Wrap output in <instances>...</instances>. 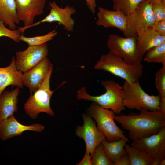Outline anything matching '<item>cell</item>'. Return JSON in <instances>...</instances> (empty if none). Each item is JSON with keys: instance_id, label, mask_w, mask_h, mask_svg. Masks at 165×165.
<instances>
[{"instance_id": "obj_20", "label": "cell", "mask_w": 165, "mask_h": 165, "mask_svg": "<svg viewBox=\"0 0 165 165\" xmlns=\"http://www.w3.org/2000/svg\"><path fill=\"white\" fill-rule=\"evenodd\" d=\"M0 20L10 29L16 30L20 21L15 0H0Z\"/></svg>"}, {"instance_id": "obj_27", "label": "cell", "mask_w": 165, "mask_h": 165, "mask_svg": "<svg viewBox=\"0 0 165 165\" xmlns=\"http://www.w3.org/2000/svg\"><path fill=\"white\" fill-rule=\"evenodd\" d=\"M155 21L165 20V1L151 0Z\"/></svg>"}, {"instance_id": "obj_16", "label": "cell", "mask_w": 165, "mask_h": 165, "mask_svg": "<svg viewBox=\"0 0 165 165\" xmlns=\"http://www.w3.org/2000/svg\"><path fill=\"white\" fill-rule=\"evenodd\" d=\"M97 25L104 28L116 27L124 34L127 29V18L119 10H111L102 7L98 8Z\"/></svg>"}, {"instance_id": "obj_30", "label": "cell", "mask_w": 165, "mask_h": 165, "mask_svg": "<svg viewBox=\"0 0 165 165\" xmlns=\"http://www.w3.org/2000/svg\"><path fill=\"white\" fill-rule=\"evenodd\" d=\"M152 28L161 35L165 36V20L155 21Z\"/></svg>"}, {"instance_id": "obj_34", "label": "cell", "mask_w": 165, "mask_h": 165, "mask_svg": "<svg viewBox=\"0 0 165 165\" xmlns=\"http://www.w3.org/2000/svg\"><path fill=\"white\" fill-rule=\"evenodd\" d=\"M157 111L165 115V97H160V103Z\"/></svg>"}, {"instance_id": "obj_8", "label": "cell", "mask_w": 165, "mask_h": 165, "mask_svg": "<svg viewBox=\"0 0 165 165\" xmlns=\"http://www.w3.org/2000/svg\"><path fill=\"white\" fill-rule=\"evenodd\" d=\"M127 18V29L123 34L125 37L138 36L145 30L152 28L155 19L151 0H143Z\"/></svg>"}, {"instance_id": "obj_2", "label": "cell", "mask_w": 165, "mask_h": 165, "mask_svg": "<svg viewBox=\"0 0 165 165\" xmlns=\"http://www.w3.org/2000/svg\"><path fill=\"white\" fill-rule=\"evenodd\" d=\"M100 82L106 89L105 93L99 96H92L87 93L86 87H82L77 91V99L92 101L103 108L113 111L116 115L121 114L126 109L123 104V86L111 80H103Z\"/></svg>"}, {"instance_id": "obj_7", "label": "cell", "mask_w": 165, "mask_h": 165, "mask_svg": "<svg viewBox=\"0 0 165 165\" xmlns=\"http://www.w3.org/2000/svg\"><path fill=\"white\" fill-rule=\"evenodd\" d=\"M137 36L123 37L118 34H110L108 38L107 46L110 51L122 58L131 65L141 64L143 59L139 52Z\"/></svg>"}, {"instance_id": "obj_22", "label": "cell", "mask_w": 165, "mask_h": 165, "mask_svg": "<svg viewBox=\"0 0 165 165\" xmlns=\"http://www.w3.org/2000/svg\"><path fill=\"white\" fill-rule=\"evenodd\" d=\"M124 148L128 155L130 165H158L153 159L131 145L126 143Z\"/></svg>"}, {"instance_id": "obj_10", "label": "cell", "mask_w": 165, "mask_h": 165, "mask_svg": "<svg viewBox=\"0 0 165 165\" xmlns=\"http://www.w3.org/2000/svg\"><path fill=\"white\" fill-rule=\"evenodd\" d=\"M50 11L49 13L43 19L38 22L34 23L28 27H17L21 33H23L27 29L37 26L45 22H58L63 26L68 32L73 31L75 21L71 16L75 13L76 10L72 6L67 5L64 8L60 7L54 1L49 3Z\"/></svg>"}, {"instance_id": "obj_3", "label": "cell", "mask_w": 165, "mask_h": 165, "mask_svg": "<svg viewBox=\"0 0 165 165\" xmlns=\"http://www.w3.org/2000/svg\"><path fill=\"white\" fill-rule=\"evenodd\" d=\"M95 69L104 71L129 82L139 81L143 73L141 64L131 65L112 52L101 55L94 66Z\"/></svg>"}, {"instance_id": "obj_29", "label": "cell", "mask_w": 165, "mask_h": 165, "mask_svg": "<svg viewBox=\"0 0 165 165\" xmlns=\"http://www.w3.org/2000/svg\"><path fill=\"white\" fill-rule=\"evenodd\" d=\"M6 26L3 22L0 20V38L3 36L7 37L16 43H19L20 41L19 39L21 34L20 31L17 29L12 30Z\"/></svg>"}, {"instance_id": "obj_1", "label": "cell", "mask_w": 165, "mask_h": 165, "mask_svg": "<svg viewBox=\"0 0 165 165\" xmlns=\"http://www.w3.org/2000/svg\"><path fill=\"white\" fill-rule=\"evenodd\" d=\"M114 119L128 131L132 141L156 134L165 127V115L158 111L142 109L139 113L116 115Z\"/></svg>"}, {"instance_id": "obj_15", "label": "cell", "mask_w": 165, "mask_h": 165, "mask_svg": "<svg viewBox=\"0 0 165 165\" xmlns=\"http://www.w3.org/2000/svg\"><path fill=\"white\" fill-rule=\"evenodd\" d=\"M44 125L35 123L26 125L18 122L13 116L0 122V138L3 140L15 136L21 135L25 131L31 130L40 132L44 130Z\"/></svg>"}, {"instance_id": "obj_28", "label": "cell", "mask_w": 165, "mask_h": 165, "mask_svg": "<svg viewBox=\"0 0 165 165\" xmlns=\"http://www.w3.org/2000/svg\"><path fill=\"white\" fill-rule=\"evenodd\" d=\"M155 85L160 97H165V65L155 74Z\"/></svg>"}, {"instance_id": "obj_37", "label": "cell", "mask_w": 165, "mask_h": 165, "mask_svg": "<svg viewBox=\"0 0 165 165\" xmlns=\"http://www.w3.org/2000/svg\"><path fill=\"white\" fill-rule=\"evenodd\" d=\"M113 0H112V1Z\"/></svg>"}, {"instance_id": "obj_17", "label": "cell", "mask_w": 165, "mask_h": 165, "mask_svg": "<svg viewBox=\"0 0 165 165\" xmlns=\"http://www.w3.org/2000/svg\"><path fill=\"white\" fill-rule=\"evenodd\" d=\"M23 73L17 68L14 56L10 64L7 67L0 68V96L8 86L13 85L20 88L24 86L22 81Z\"/></svg>"}, {"instance_id": "obj_26", "label": "cell", "mask_w": 165, "mask_h": 165, "mask_svg": "<svg viewBox=\"0 0 165 165\" xmlns=\"http://www.w3.org/2000/svg\"><path fill=\"white\" fill-rule=\"evenodd\" d=\"M91 162L93 165H114L107 157L101 143L95 148L91 156Z\"/></svg>"}, {"instance_id": "obj_35", "label": "cell", "mask_w": 165, "mask_h": 165, "mask_svg": "<svg viewBox=\"0 0 165 165\" xmlns=\"http://www.w3.org/2000/svg\"><path fill=\"white\" fill-rule=\"evenodd\" d=\"M165 165V159H163L160 162L159 165Z\"/></svg>"}, {"instance_id": "obj_5", "label": "cell", "mask_w": 165, "mask_h": 165, "mask_svg": "<svg viewBox=\"0 0 165 165\" xmlns=\"http://www.w3.org/2000/svg\"><path fill=\"white\" fill-rule=\"evenodd\" d=\"M53 66L50 68L45 79L38 89L24 104L25 113L32 119H36L39 113L43 112L53 116L54 113L50 105L51 97L54 92L50 88V82Z\"/></svg>"}, {"instance_id": "obj_36", "label": "cell", "mask_w": 165, "mask_h": 165, "mask_svg": "<svg viewBox=\"0 0 165 165\" xmlns=\"http://www.w3.org/2000/svg\"><path fill=\"white\" fill-rule=\"evenodd\" d=\"M159 0L161 1H165V0Z\"/></svg>"}, {"instance_id": "obj_33", "label": "cell", "mask_w": 165, "mask_h": 165, "mask_svg": "<svg viewBox=\"0 0 165 165\" xmlns=\"http://www.w3.org/2000/svg\"><path fill=\"white\" fill-rule=\"evenodd\" d=\"M97 0H85L87 6L93 14H94L96 12Z\"/></svg>"}, {"instance_id": "obj_31", "label": "cell", "mask_w": 165, "mask_h": 165, "mask_svg": "<svg viewBox=\"0 0 165 165\" xmlns=\"http://www.w3.org/2000/svg\"><path fill=\"white\" fill-rule=\"evenodd\" d=\"M114 165H130V160L127 154L120 157L115 163Z\"/></svg>"}, {"instance_id": "obj_4", "label": "cell", "mask_w": 165, "mask_h": 165, "mask_svg": "<svg viewBox=\"0 0 165 165\" xmlns=\"http://www.w3.org/2000/svg\"><path fill=\"white\" fill-rule=\"evenodd\" d=\"M123 87L124 91L123 104L131 110L145 109L157 111L160 103V96L149 95L141 86L139 81L129 82L125 81Z\"/></svg>"}, {"instance_id": "obj_12", "label": "cell", "mask_w": 165, "mask_h": 165, "mask_svg": "<svg viewBox=\"0 0 165 165\" xmlns=\"http://www.w3.org/2000/svg\"><path fill=\"white\" fill-rule=\"evenodd\" d=\"M83 124L79 125L75 131L76 135L83 139L85 142L86 150L91 156L95 148L106 138L103 134L99 131L94 121L88 114L82 115Z\"/></svg>"}, {"instance_id": "obj_32", "label": "cell", "mask_w": 165, "mask_h": 165, "mask_svg": "<svg viewBox=\"0 0 165 165\" xmlns=\"http://www.w3.org/2000/svg\"><path fill=\"white\" fill-rule=\"evenodd\" d=\"M77 165H92L91 156L89 152L86 150L85 154L82 160Z\"/></svg>"}, {"instance_id": "obj_18", "label": "cell", "mask_w": 165, "mask_h": 165, "mask_svg": "<svg viewBox=\"0 0 165 165\" xmlns=\"http://www.w3.org/2000/svg\"><path fill=\"white\" fill-rule=\"evenodd\" d=\"M20 88L16 87L11 91L5 90L0 96V122L13 116L18 110L17 97Z\"/></svg>"}, {"instance_id": "obj_9", "label": "cell", "mask_w": 165, "mask_h": 165, "mask_svg": "<svg viewBox=\"0 0 165 165\" xmlns=\"http://www.w3.org/2000/svg\"><path fill=\"white\" fill-rule=\"evenodd\" d=\"M131 145L154 160L159 165L165 156V127L148 137L132 141Z\"/></svg>"}, {"instance_id": "obj_14", "label": "cell", "mask_w": 165, "mask_h": 165, "mask_svg": "<svg viewBox=\"0 0 165 165\" xmlns=\"http://www.w3.org/2000/svg\"><path fill=\"white\" fill-rule=\"evenodd\" d=\"M52 66L53 64L46 57L30 70L23 74V85L29 89L31 94L38 89Z\"/></svg>"}, {"instance_id": "obj_13", "label": "cell", "mask_w": 165, "mask_h": 165, "mask_svg": "<svg viewBox=\"0 0 165 165\" xmlns=\"http://www.w3.org/2000/svg\"><path fill=\"white\" fill-rule=\"evenodd\" d=\"M18 19L24 28L34 23L35 18L43 14L46 0H15Z\"/></svg>"}, {"instance_id": "obj_6", "label": "cell", "mask_w": 165, "mask_h": 165, "mask_svg": "<svg viewBox=\"0 0 165 165\" xmlns=\"http://www.w3.org/2000/svg\"><path fill=\"white\" fill-rule=\"evenodd\" d=\"M86 112L95 121L97 129L103 134L107 141H115L122 138H127L116 124L114 119L116 115L113 111L103 108L93 102Z\"/></svg>"}, {"instance_id": "obj_19", "label": "cell", "mask_w": 165, "mask_h": 165, "mask_svg": "<svg viewBox=\"0 0 165 165\" xmlns=\"http://www.w3.org/2000/svg\"><path fill=\"white\" fill-rule=\"evenodd\" d=\"M165 41V36L161 35L152 28L147 29L137 37L138 48L141 55L143 57L152 48Z\"/></svg>"}, {"instance_id": "obj_24", "label": "cell", "mask_w": 165, "mask_h": 165, "mask_svg": "<svg viewBox=\"0 0 165 165\" xmlns=\"http://www.w3.org/2000/svg\"><path fill=\"white\" fill-rule=\"evenodd\" d=\"M143 0H113L114 10L120 11L126 16L133 13Z\"/></svg>"}, {"instance_id": "obj_25", "label": "cell", "mask_w": 165, "mask_h": 165, "mask_svg": "<svg viewBox=\"0 0 165 165\" xmlns=\"http://www.w3.org/2000/svg\"><path fill=\"white\" fill-rule=\"evenodd\" d=\"M57 34V32L55 30H53L44 35L33 37H27L22 34L19 37V39L26 42L29 46H38L52 40Z\"/></svg>"}, {"instance_id": "obj_23", "label": "cell", "mask_w": 165, "mask_h": 165, "mask_svg": "<svg viewBox=\"0 0 165 165\" xmlns=\"http://www.w3.org/2000/svg\"><path fill=\"white\" fill-rule=\"evenodd\" d=\"M145 54V61L165 65V41L150 49Z\"/></svg>"}, {"instance_id": "obj_11", "label": "cell", "mask_w": 165, "mask_h": 165, "mask_svg": "<svg viewBox=\"0 0 165 165\" xmlns=\"http://www.w3.org/2000/svg\"><path fill=\"white\" fill-rule=\"evenodd\" d=\"M49 53L46 43L38 46H30L25 50L16 53L15 64L17 69L25 73L36 65Z\"/></svg>"}, {"instance_id": "obj_21", "label": "cell", "mask_w": 165, "mask_h": 165, "mask_svg": "<svg viewBox=\"0 0 165 165\" xmlns=\"http://www.w3.org/2000/svg\"><path fill=\"white\" fill-rule=\"evenodd\" d=\"M129 139L122 138L115 141H108L106 140L103 141L102 144L105 152L109 160L114 163L121 156L127 154L124 146Z\"/></svg>"}]
</instances>
